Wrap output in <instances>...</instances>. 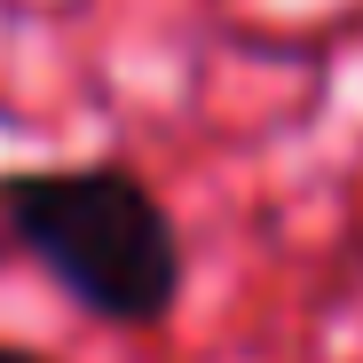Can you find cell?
Listing matches in <instances>:
<instances>
[{
  "label": "cell",
  "instance_id": "obj_1",
  "mask_svg": "<svg viewBox=\"0 0 363 363\" xmlns=\"http://www.w3.org/2000/svg\"><path fill=\"white\" fill-rule=\"evenodd\" d=\"M0 221L95 324L150 332L174 316L190 261H182L174 213L135 166L95 158V166L0 174Z\"/></svg>",
  "mask_w": 363,
  "mask_h": 363
},
{
  "label": "cell",
  "instance_id": "obj_2",
  "mask_svg": "<svg viewBox=\"0 0 363 363\" xmlns=\"http://www.w3.org/2000/svg\"><path fill=\"white\" fill-rule=\"evenodd\" d=\"M0 363H48V355H32V347H0Z\"/></svg>",
  "mask_w": 363,
  "mask_h": 363
}]
</instances>
